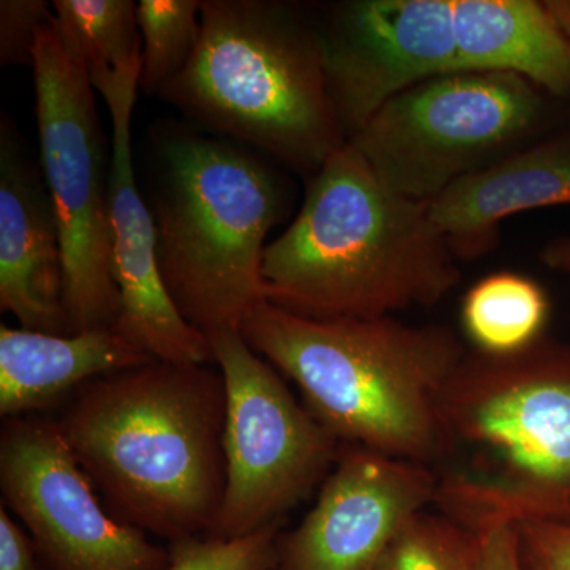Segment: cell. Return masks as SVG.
I'll list each match as a JSON object with an SVG mask.
<instances>
[{
  "mask_svg": "<svg viewBox=\"0 0 570 570\" xmlns=\"http://www.w3.org/2000/svg\"><path fill=\"white\" fill-rule=\"evenodd\" d=\"M225 419L220 371L154 360L82 385L56 423L108 512L174 542L214 530Z\"/></svg>",
  "mask_w": 570,
  "mask_h": 570,
  "instance_id": "1",
  "label": "cell"
},
{
  "mask_svg": "<svg viewBox=\"0 0 570 570\" xmlns=\"http://www.w3.org/2000/svg\"><path fill=\"white\" fill-rule=\"evenodd\" d=\"M456 261L430 204L390 189L346 142L266 246L262 277L266 302L295 316L377 318L441 303L460 283Z\"/></svg>",
  "mask_w": 570,
  "mask_h": 570,
  "instance_id": "2",
  "label": "cell"
},
{
  "mask_svg": "<svg viewBox=\"0 0 570 570\" xmlns=\"http://www.w3.org/2000/svg\"><path fill=\"white\" fill-rule=\"evenodd\" d=\"M439 512L494 524L570 527V343L468 351L439 403Z\"/></svg>",
  "mask_w": 570,
  "mask_h": 570,
  "instance_id": "3",
  "label": "cell"
},
{
  "mask_svg": "<svg viewBox=\"0 0 570 570\" xmlns=\"http://www.w3.org/2000/svg\"><path fill=\"white\" fill-rule=\"evenodd\" d=\"M239 332L341 444L433 466L442 392L468 352L452 330L392 316L316 321L264 302Z\"/></svg>",
  "mask_w": 570,
  "mask_h": 570,
  "instance_id": "4",
  "label": "cell"
},
{
  "mask_svg": "<svg viewBox=\"0 0 570 570\" xmlns=\"http://www.w3.org/2000/svg\"><path fill=\"white\" fill-rule=\"evenodd\" d=\"M149 141V209L165 288L206 337L239 332L266 302L265 239L284 216L283 183L245 146L190 124H157Z\"/></svg>",
  "mask_w": 570,
  "mask_h": 570,
  "instance_id": "5",
  "label": "cell"
},
{
  "mask_svg": "<svg viewBox=\"0 0 570 570\" xmlns=\"http://www.w3.org/2000/svg\"><path fill=\"white\" fill-rule=\"evenodd\" d=\"M187 119L314 176L347 138L316 24L276 0H202L193 61L160 92Z\"/></svg>",
  "mask_w": 570,
  "mask_h": 570,
  "instance_id": "6",
  "label": "cell"
},
{
  "mask_svg": "<svg viewBox=\"0 0 570 570\" xmlns=\"http://www.w3.org/2000/svg\"><path fill=\"white\" fill-rule=\"evenodd\" d=\"M40 165L63 257V305L71 333L115 328L119 317L110 213V157L88 66L56 17L32 61Z\"/></svg>",
  "mask_w": 570,
  "mask_h": 570,
  "instance_id": "7",
  "label": "cell"
},
{
  "mask_svg": "<svg viewBox=\"0 0 570 570\" xmlns=\"http://www.w3.org/2000/svg\"><path fill=\"white\" fill-rule=\"evenodd\" d=\"M546 112L540 88L508 71H463L411 86L347 142L395 193L433 202L472 171L528 145Z\"/></svg>",
  "mask_w": 570,
  "mask_h": 570,
  "instance_id": "8",
  "label": "cell"
},
{
  "mask_svg": "<svg viewBox=\"0 0 570 570\" xmlns=\"http://www.w3.org/2000/svg\"><path fill=\"white\" fill-rule=\"evenodd\" d=\"M227 390V483L209 538L235 539L283 521L335 466L341 442L296 400L242 332L209 336Z\"/></svg>",
  "mask_w": 570,
  "mask_h": 570,
  "instance_id": "9",
  "label": "cell"
},
{
  "mask_svg": "<svg viewBox=\"0 0 570 570\" xmlns=\"http://www.w3.org/2000/svg\"><path fill=\"white\" fill-rule=\"evenodd\" d=\"M0 491L3 508L31 532L40 570L168 568V549L108 512L56 422L7 419Z\"/></svg>",
  "mask_w": 570,
  "mask_h": 570,
  "instance_id": "10",
  "label": "cell"
},
{
  "mask_svg": "<svg viewBox=\"0 0 570 570\" xmlns=\"http://www.w3.org/2000/svg\"><path fill=\"white\" fill-rule=\"evenodd\" d=\"M313 21L347 141L397 94L463 73L453 0H351Z\"/></svg>",
  "mask_w": 570,
  "mask_h": 570,
  "instance_id": "11",
  "label": "cell"
},
{
  "mask_svg": "<svg viewBox=\"0 0 570 570\" xmlns=\"http://www.w3.org/2000/svg\"><path fill=\"white\" fill-rule=\"evenodd\" d=\"M141 66L89 73L111 118L110 213L112 257L119 291L115 330L159 362L176 365L214 363L212 344L179 314L157 265L151 209L135 178L132 119Z\"/></svg>",
  "mask_w": 570,
  "mask_h": 570,
  "instance_id": "12",
  "label": "cell"
},
{
  "mask_svg": "<svg viewBox=\"0 0 570 570\" xmlns=\"http://www.w3.org/2000/svg\"><path fill=\"white\" fill-rule=\"evenodd\" d=\"M426 464L341 444L316 505L277 539L276 570H374L397 532L434 504Z\"/></svg>",
  "mask_w": 570,
  "mask_h": 570,
  "instance_id": "13",
  "label": "cell"
},
{
  "mask_svg": "<svg viewBox=\"0 0 570 570\" xmlns=\"http://www.w3.org/2000/svg\"><path fill=\"white\" fill-rule=\"evenodd\" d=\"M0 309L13 314L21 328L71 335L50 189L6 112L0 119Z\"/></svg>",
  "mask_w": 570,
  "mask_h": 570,
  "instance_id": "14",
  "label": "cell"
},
{
  "mask_svg": "<svg viewBox=\"0 0 570 570\" xmlns=\"http://www.w3.org/2000/svg\"><path fill=\"white\" fill-rule=\"evenodd\" d=\"M570 204V134L527 145L472 171L433 202L430 214L456 258L493 249L513 214Z\"/></svg>",
  "mask_w": 570,
  "mask_h": 570,
  "instance_id": "15",
  "label": "cell"
},
{
  "mask_svg": "<svg viewBox=\"0 0 570 570\" xmlns=\"http://www.w3.org/2000/svg\"><path fill=\"white\" fill-rule=\"evenodd\" d=\"M115 328L51 335L0 326V415L22 417L58 403L71 390L154 362Z\"/></svg>",
  "mask_w": 570,
  "mask_h": 570,
  "instance_id": "16",
  "label": "cell"
},
{
  "mask_svg": "<svg viewBox=\"0 0 570 570\" xmlns=\"http://www.w3.org/2000/svg\"><path fill=\"white\" fill-rule=\"evenodd\" d=\"M461 70L520 75L551 96L570 97V43L546 3L453 0Z\"/></svg>",
  "mask_w": 570,
  "mask_h": 570,
  "instance_id": "17",
  "label": "cell"
},
{
  "mask_svg": "<svg viewBox=\"0 0 570 570\" xmlns=\"http://www.w3.org/2000/svg\"><path fill=\"white\" fill-rule=\"evenodd\" d=\"M549 298L531 277L498 272L469 288L461 306L464 332L475 351L504 355L543 336Z\"/></svg>",
  "mask_w": 570,
  "mask_h": 570,
  "instance_id": "18",
  "label": "cell"
},
{
  "mask_svg": "<svg viewBox=\"0 0 570 570\" xmlns=\"http://www.w3.org/2000/svg\"><path fill=\"white\" fill-rule=\"evenodd\" d=\"M51 6L89 73L141 66V33L132 0H55Z\"/></svg>",
  "mask_w": 570,
  "mask_h": 570,
  "instance_id": "19",
  "label": "cell"
},
{
  "mask_svg": "<svg viewBox=\"0 0 570 570\" xmlns=\"http://www.w3.org/2000/svg\"><path fill=\"white\" fill-rule=\"evenodd\" d=\"M140 89L159 97L193 61L202 37V0H141Z\"/></svg>",
  "mask_w": 570,
  "mask_h": 570,
  "instance_id": "20",
  "label": "cell"
},
{
  "mask_svg": "<svg viewBox=\"0 0 570 570\" xmlns=\"http://www.w3.org/2000/svg\"><path fill=\"white\" fill-rule=\"evenodd\" d=\"M480 539L442 512L407 521L374 570H479Z\"/></svg>",
  "mask_w": 570,
  "mask_h": 570,
  "instance_id": "21",
  "label": "cell"
},
{
  "mask_svg": "<svg viewBox=\"0 0 570 570\" xmlns=\"http://www.w3.org/2000/svg\"><path fill=\"white\" fill-rule=\"evenodd\" d=\"M283 521L235 539L193 535L168 547L165 570H276L277 539Z\"/></svg>",
  "mask_w": 570,
  "mask_h": 570,
  "instance_id": "22",
  "label": "cell"
},
{
  "mask_svg": "<svg viewBox=\"0 0 570 570\" xmlns=\"http://www.w3.org/2000/svg\"><path fill=\"white\" fill-rule=\"evenodd\" d=\"M55 17L45 0L0 2V66L32 67L33 51L43 26Z\"/></svg>",
  "mask_w": 570,
  "mask_h": 570,
  "instance_id": "23",
  "label": "cell"
},
{
  "mask_svg": "<svg viewBox=\"0 0 570 570\" xmlns=\"http://www.w3.org/2000/svg\"><path fill=\"white\" fill-rule=\"evenodd\" d=\"M515 530L521 570H570V527L520 523Z\"/></svg>",
  "mask_w": 570,
  "mask_h": 570,
  "instance_id": "24",
  "label": "cell"
},
{
  "mask_svg": "<svg viewBox=\"0 0 570 570\" xmlns=\"http://www.w3.org/2000/svg\"><path fill=\"white\" fill-rule=\"evenodd\" d=\"M479 539V570H521L515 524H494Z\"/></svg>",
  "mask_w": 570,
  "mask_h": 570,
  "instance_id": "25",
  "label": "cell"
},
{
  "mask_svg": "<svg viewBox=\"0 0 570 570\" xmlns=\"http://www.w3.org/2000/svg\"><path fill=\"white\" fill-rule=\"evenodd\" d=\"M0 570H40L32 540L3 505H0Z\"/></svg>",
  "mask_w": 570,
  "mask_h": 570,
  "instance_id": "26",
  "label": "cell"
},
{
  "mask_svg": "<svg viewBox=\"0 0 570 570\" xmlns=\"http://www.w3.org/2000/svg\"><path fill=\"white\" fill-rule=\"evenodd\" d=\"M540 261L557 272L566 273L570 276V236L553 239L540 253Z\"/></svg>",
  "mask_w": 570,
  "mask_h": 570,
  "instance_id": "27",
  "label": "cell"
},
{
  "mask_svg": "<svg viewBox=\"0 0 570 570\" xmlns=\"http://www.w3.org/2000/svg\"><path fill=\"white\" fill-rule=\"evenodd\" d=\"M546 3L551 18L557 22L558 28L570 43V0H549Z\"/></svg>",
  "mask_w": 570,
  "mask_h": 570,
  "instance_id": "28",
  "label": "cell"
}]
</instances>
